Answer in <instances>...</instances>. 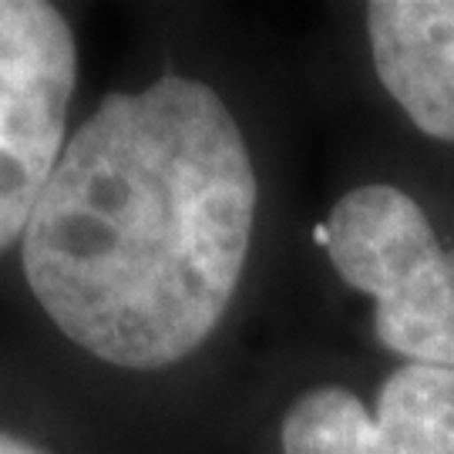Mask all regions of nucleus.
I'll list each match as a JSON object with an SVG mask.
<instances>
[{
  "instance_id": "nucleus-3",
  "label": "nucleus",
  "mask_w": 454,
  "mask_h": 454,
  "mask_svg": "<svg viewBox=\"0 0 454 454\" xmlns=\"http://www.w3.org/2000/svg\"><path fill=\"white\" fill-rule=\"evenodd\" d=\"M78 48L65 14L0 0V249L20 239L65 152Z\"/></svg>"
},
{
  "instance_id": "nucleus-1",
  "label": "nucleus",
  "mask_w": 454,
  "mask_h": 454,
  "mask_svg": "<svg viewBox=\"0 0 454 454\" xmlns=\"http://www.w3.org/2000/svg\"><path fill=\"white\" fill-rule=\"evenodd\" d=\"M256 219V172L226 101L165 74L105 98L24 229V276L91 357L159 371L212 337Z\"/></svg>"
},
{
  "instance_id": "nucleus-5",
  "label": "nucleus",
  "mask_w": 454,
  "mask_h": 454,
  "mask_svg": "<svg viewBox=\"0 0 454 454\" xmlns=\"http://www.w3.org/2000/svg\"><path fill=\"white\" fill-rule=\"evenodd\" d=\"M367 31L390 98L424 135L454 142V0H377Z\"/></svg>"
},
{
  "instance_id": "nucleus-4",
  "label": "nucleus",
  "mask_w": 454,
  "mask_h": 454,
  "mask_svg": "<svg viewBox=\"0 0 454 454\" xmlns=\"http://www.w3.org/2000/svg\"><path fill=\"white\" fill-rule=\"evenodd\" d=\"M283 454H454V371L397 367L373 414L350 390H309L283 421Z\"/></svg>"
},
{
  "instance_id": "nucleus-6",
  "label": "nucleus",
  "mask_w": 454,
  "mask_h": 454,
  "mask_svg": "<svg viewBox=\"0 0 454 454\" xmlns=\"http://www.w3.org/2000/svg\"><path fill=\"white\" fill-rule=\"evenodd\" d=\"M0 454H48V451L34 448L31 441L11 438V434H4V431H0Z\"/></svg>"
},
{
  "instance_id": "nucleus-2",
  "label": "nucleus",
  "mask_w": 454,
  "mask_h": 454,
  "mask_svg": "<svg viewBox=\"0 0 454 454\" xmlns=\"http://www.w3.org/2000/svg\"><path fill=\"white\" fill-rule=\"evenodd\" d=\"M324 239L343 283L373 300L377 340L454 371V249H441L421 206L394 185H360L333 206Z\"/></svg>"
}]
</instances>
